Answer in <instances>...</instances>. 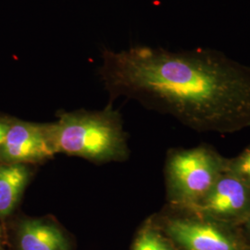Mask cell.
Here are the masks:
<instances>
[{
  "instance_id": "obj_2",
  "label": "cell",
  "mask_w": 250,
  "mask_h": 250,
  "mask_svg": "<svg viewBox=\"0 0 250 250\" xmlns=\"http://www.w3.org/2000/svg\"><path fill=\"white\" fill-rule=\"evenodd\" d=\"M52 125L57 153L100 162L122 161L128 155L121 117L110 107L62 112Z\"/></svg>"
},
{
  "instance_id": "obj_10",
  "label": "cell",
  "mask_w": 250,
  "mask_h": 250,
  "mask_svg": "<svg viewBox=\"0 0 250 250\" xmlns=\"http://www.w3.org/2000/svg\"><path fill=\"white\" fill-rule=\"evenodd\" d=\"M225 172L241 180L250 188V145L238 156L226 160Z\"/></svg>"
},
{
  "instance_id": "obj_7",
  "label": "cell",
  "mask_w": 250,
  "mask_h": 250,
  "mask_svg": "<svg viewBox=\"0 0 250 250\" xmlns=\"http://www.w3.org/2000/svg\"><path fill=\"white\" fill-rule=\"evenodd\" d=\"M20 250H71V244L62 230L44 219H26L17 228Z\"/></svg>"
},
{
  "instance_id": "obj_4",
  "label": "cell",
  "mask_w": 250,
  "mask_h": 250,
  "mask_svg": "<svg viewBox=\"0 0 250 250\" xmlns=\"http://www.w3.org/2000/svg\"><path fill=\"white\" fill-rule=\"evenodd\" d=\"M164 232L183 250H250V244L235 226L197 215L168 218Z\"/></svg>"
},
{
  "instance_id": "obj_13",
  "label": "cell",
  "mask_w": 250,
  "mask_h": 250,
  "mask_svg": "<svg viewBox=\"0 0 250 250\" xmlns=\"http://www.w3.org/2000/svg\"><path fill=\"white\" fill-rule=\"evenodd\" d=\"M0 245H1V230H0Z\"/></svg>"
},
{
  "instance_id": "obj_8",
  "label": "cell",
  "mask_w": 250,
  "mask_h": 250,
  "mask_svg": "<svg viewBox=\"0 0 250 250\" xmlns=\"http://www.w3.org/2000/svg\"><path fill=\"white\" fill-rule=\"evenodd\" d=\"M30 178L28 165L0 163V219L15 210Z\"/></svg>"
},
{
  "instance_id": "obj_9",
  "label": "cell",
  "mask_w": 250,
  "mask_h": 250,
  "mask_svg": "<svg viewBox=\"0 0 250 250\" xmlns=\"http://www.w3.org/2000/svg\"><path fill=\"white\" fill-rule=\"evenodd\" d=\"M132 250H177L174 244L152 224L146 223L139 231Z\"/></svg>"
},
{
  "instance_id": "obj_12",
  "label": "cell",
  "mask_w": 250,
  "mask_h": 250,
  "mask_svg": "<svg viewBox=\"0 0 250 250\" xmlns=\"http://www.w3.org/2000/svg\"><path fill=\"white\" fill-rule=\"evenodd\" d=\"M245 227V231H246V235H247V240L250 244V216L247 219V221L243 224Z\"/></svg>"
},
{
  "instance_id": "obj_1",
  "label": "cell",
  "mask_w": 250,
  "mask_h": 250,
  "mask_svg": "<svg viewBox=\"0 0 250 250\" xmlns=\"http://www.w3.org/2000/svg\"><path fill=\"white\" fill-rule=\"evenodd\" d=\"M100 75L114 96L136 99L199 133L250 127V66L210 48L105 50Z\"/></svg>"
},
{
  "instance_id": "obj_3",
  "label": "cell",
  "mask_w": 250,
  "mask_h": 250,
  "mask_svg": "<svg viewBox=\"0 0 250 250\" xmlns=\"http://www.w3.org/2000/svg\"><path fill=\"white\" fill-rule=\"evenodd\" d=\"M226 160L208 146L171 152L166 163L170 203L188 212L225 172Z\"/></svg>"
},
{
  "instance_id": "obj_11",
  "label": "cell",
  "mask_w": 250,
  "mask_h": 250,
  "mask_svg": "<svg viewBox=\"0 0 250 250\" xmlns=\"http://www.w3.org/2000/svg\"><path fill=\"white\" fill-rule=\"evenodd\" d=\"M10 122H11V119L0 118V144L2 143L3 140L5 139V136L9 130Z\"/></svg>"
},
{
  "instance_id": "obj_6",
  "label": "cell",
  "mask_w": 250,
  "mask_h": 250,
  "mask_svg": "<svg viewBox=\"0 0 250 250\" xmlns=\"http://www.w3.org/2000/svg\"><path fill=\"white\" fill-rule=\"evenodd\" d=\"M57 154L52 124H35L11 120L0 144V163L35 164Z\"/></svg>"
},
{
  "instance_id": "obj_5",
  "label": "cell",
  "mask_w": 250,
  "mask_h": 250,
  "mask_svg": "<svg viewBox=\"0 0 250 250\" xmlns=\"http://www.w3.org/2000/svg\"><path fill=\"white\" fill-rule=\"evenodd\" d=\"M187 213L232 226L243 224L250 216V188L224 172L205 197Z\"/></svg>"
}]
</instances>
